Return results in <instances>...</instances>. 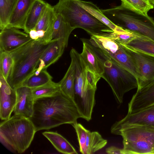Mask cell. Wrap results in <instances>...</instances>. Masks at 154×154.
<instances>
[{
    "label": "cell",
    "mask_w": 154,
    "mask_h": 154,
    "mask_svg": "<svg viewBox=\"0 0 154 154\" xmlns=\"http://www.w3.org/2000/svg\"><path fill=\"white\" fill-rule=\"evenodd\" d=\"M80 118L73 100L60 90L53 95L35 99L29 119L37 131L63 124L72 125Z\"/></svg>",
    "instance_id": "1"
},
{
    "label": "cell",
    "mask_w": 154,
    "mask_h": 154,
    "mask_svg": "<svg viewBox=\"0 0 154 154\" xmlns=\"http://www.w3.org/2000/svg\"><path fill=\"white\" fill-rule=\"evenodd\" d=\"M49 43H44L41 38L32 40L10 53L13 64L6 81L9 86L16 90L33 74L38 67L40 57Z\"/></svg>",
    "instance_id": "2"
},
{
    "label": "cell",
    "mask_w": 154,
    "mask_h": 154,
    "mask_svg": "<svg viewBox=\"0 0 154 154\" xmlns=\"http://www.w3.org/2000/svg\"><path fill=\"white\" fill-rule=\"evenodd\" d=\"M89 42L103 65L104 72L101 78L110 86L116 101L122 103L125 93L137 88V79L114 59Z\"/></svg>",
    "instance_id": "3"
},
{
    "label": "cell",
    "mask_w": 154,
    "mask_h": 154,
    "mask_svg": "<svg viewBox=\"0 0 154 154\" xmlns=\"http://www.w3.org/2000/svg\"><path fill=\"white\" fill-rule=\"evenodd\" d=\"M75 29H84L91 35L106 37L114 31L76 3L74 0H59L53 6Z\"/></svg>",
    "instance_id": "4"
},
{
    "label": "cell",
    "mask_w": 154,
    "mask_h": 154,
    "mask_svg": "<svg viewBox=\"0 0 154 154\" xmlns=\"http://www.w3.org/2000/svg\"><path fill=\"white\" fill-rule=\"evenodd\" d=\"M101 11L116 25L154 41V20L152 17L121 5Z\"/></svg>",
    "instance_id": "5"
},
{
    "label": "cell",
    "mask_w": 154,
    "mask_h": 154,
    "mask_svg": "<svg viewBox=\"0 0 154 154\" xmlns=\"http://www.w3.org/2000/svg\"><path fill=\"white\" fill-rule=\"evenodd\" d=\"M36 131L29 118L18 115H14L0 125V137L20 154L29 146Z\"/></svg>",
    "instance_id": "6"
},
{
    "label": "cell",
    "mask_w": 154,
    "mask_h": 154,
    "mask_svg": "<svg viewBox=\"0 0 154 154\" xmlns=\"http://www.w3.org/2000/svg\"><path fill=\"white\" fill-rule=\"evenodd\" d=\"M123 154L154 153V127L131 125L122 129Z\"/></svg>",
    "instance_id": "7"
},
{
    "label": "cell",
    "mask_w": 154,
    "mask_h": 154,
    "mask_svg": "<svg viewBox=\"0 0 154 154\" xmlns=\"http://www.w3.org/2000/svg\"><path fill=\"white\" fill-rule=\"evenodd\" d=\"M97 85L91 78L86 76H81L75 81L73 100L81 118L87 121L91 119Z\"/></svg>",
    "instance_id": "8"
},
{
    "label": "cell",
    "mask_w": 154,
    "mask_h": 154,
    "mask_svg": "<svg viewBox=\"0 0 154 154\" xmlns=\"http://www.w3.org/2000/svg\"><path fill=\"white\" fill-rule=\"evenodd\" d=\"M99 45L100 49L133 75L137 82L140 76L137 67L124 46L115 40L107 37L101 39Z\"/></svg>",
    "instance_id": "9"
},
{
    "label": "cell",
    "mask_w": 154,
    "mask_h": 154,
    "mask_svg": "<svg viewBox=\"0 0 154 154\" xmlns=\"http://www.w3.org/2000/svg\"><path fill=\"white\" fill-rule=\"evenodd\" d=\"M131 125L154 127V105L135 112L128 113L124 118L113 125L111 132L118 135L122 129Z\"/></svg>",
    "instance_id": "10"
},
{
    "label": "cell",
    "mask_w": 154,
    "mask_h": 154,
    "mask_svg": "<svg viewBox=\"0 0 154 154\" xmlns=\"http://www.w3.org/2000/svg\"><path fill=\"white\" fill-rule=\"evenodd\" d=\"M125 47L136 64L139 74L137 88H142L154 81V57Z\"/></svg>",
    "instance_id": "11"
},
{
    "label": "cell",
    "mask_w": 154,
    "mask_h": 154,
    "mask_svg": "<svg viewBox=\"0 0 154 154\" xmlns=\"http://www.w3.org/2000/svg\"><path fill=\"white\" fill-rule=\"evenodd\" d=\"M14 27H6L1 30L0 51L10 53L32 40L29 34Z\"/></svg>",
    "instance_id": "12"
},
{
    "label": "cell",
    "mask_w": 154,
    "mask_h": 154,
    "mask_svg": "<svg viewBox=\"0 0 154 154\" xmlns=\"http://www.w3.org/2000/svg\"><path fill=\"white\" fill-rule=\"evenodd\" d=\"M0 118L5 120L9 118L16 102V90L12 89L0 72Z\"/></svg>",
    "instance_id": "13"
},
{
    "label": "cell",
    "mask_w": 154,
    "mask_h": 154,
    "mask_svg": "<svg viewBox=\"0 0 154 154\" xmlns=\"http://www.w3.org/2000/svg\"><path fill=\"white\" fill-rule=\"evenodd\" d=\"M154 105V81L137 88L128 104V113L135 112Z\"/></svg>",
    "instance_id": "14"
},
{
    "label": "cell",
    "mask_w": 154,
    "mask_h": 154,
    "mask_svg": "<svg viewBox=\"0 0 154 154\" xmlns=\"http://www.w3.org/2000/svg\"><path fill=\"white\" fill-rule=\"evenodd\" d=\"M16 91L17 100L14 111V115L29 118L33 113L35 100L32 94L31 88L21 86Z\"/></svg>",
    "instance_id": "15"
},
{
    "label": "cell",
    "mask_w": 154,
    "mask_h": 154,
    "mask_svg": "<svg viewBox=\"0 0 154 154\" xmlns=\"http://www.w3.org/2000/svg\"><path fill=\"white\" fill-rule=\"evenodd\" d=\"M35 0H18L6 27L24 29L25 22Z\"/></svg>",
    "instance_id": "16"
},
{
    "label": "cell",
    "mask_w": 154,
    "mask_h": 154,
    "mask_svg": "<svg viewBox=\"0 0 154 154\" xmlns=\"http://www.w3.org/2000/svg\"><path fill=\"white\" fill-rule=\"evenodd\" d=\"M81 40L83 44L81 56L89 69L101 77L104 72L102 63L93 49L89 39L81 38Z\"/></svg>",
    "instance_id": "17"
},
{
    "label": "cell",
    "mask_w": 154,
    "mask_h": 154,
    "mask_svg": "<svg viewBox=\"0 0 154 154\" xmlns=\"http://www.w3.org/2000/svg\"><path fill=\"white\" fill-rule=\"evenodd\" d=\"M56 17V13L53 6L49 4L34 29L37 31L43 30L45 32L42 41L48 44L52 40L53 27Z\"/></svg>",
    "instance_id": "18"
},
{
    "label": "cell",
    "mask_w": 154,
    "mask_h": 154,
    "mask_svg": "<svg viewBox=\"0 0 154 154\" xmlns=\"http://www.w3.org/2000/svg\"><path fill=\"white\" fill-rule=\"evenodd\" d=\"M65 48L58 40L53 39L40 57L38 67L47 69L61 56Z\"/></svg>",
    "instance_id": "19"
},
{
    "label": "cell",
    "mask_w": 154,
    "mask_h": 154,
    "mask_svg": "<svg viewBox=\"0 0 154 154\" xmlns=\"http://www.w3.org/2000/svg\"><path fill=\"white\" fill-rule=\"evenodd\" d=\"M60 14L56 13L54 25L52 39L58 40L65 48L67 47L69 36L74 29Z\"/></svg>",
    "instance_id": "20"
},
{
    "label": "cell",
    "mask_w": 154,
    "mask_h": 154,
    "mask_svg": "<svg viewBox=\"0 0 154 154\" xmlns=\"http://www.w3.org/2000/svg\"><path fill=\"white\" fill-rule=\"evenodd\" d=\"M75 2L96 18L104 23L115 32H120L124 29L118 26L111 21L102 12L101 10L91 2L74 0Z\"/></svg>",
    "instance_id": "21"
},
{
    "label": "cell",
    "mask_w": 154,
    "mask_h": 154,
    "mask_svg": "<svg viewBox=\"0 0 154 154\" xmlns=\"http://www.w3.org/2000/svg\"><path fill=\"white\" fill-rule=\"evenodd\" d=\"M48 3L42 0H35L26 19L24 32L27 34L34 29L44 12Z\"/></svg>",
    "instance_id": "22"
},
{
    "label": "cell",
    "mask_w": 154,
    "mask_h": 154,
    "mask_svg": "<svg viewBox=\"0 0 154 154\" xmlns=\"http://www.w3.org/2000/svg\"><path fill=\"white\" fill-rule=\"evenodd\" d=\"M42 134L59 152L66 154H78L69 142L57 132L46 131Z\"/></svg>",
    "instance_id": "23"
},
{
    "label": "cell",
    "mask_w": 154,
    "mask_h": 154,
    "mask_svg": "<svg viewBox=\"0 0 154 154\" xmlns=\"http://www.w3.org/2000/svg\"><path fill=\"white\" fill-rule=\"evenodd\" d=\"M122 45L133 51L154 57V41L143 36L138 34L127 44Z\"/></svg>",
    "instance_id": "24"
},
{
    "label": "cell",
    "mask_w": 154,
    "mask_h": 154,
    "mask_svg": "<svg viewBox=\"0 0 154 154\" xmlns=\"http://www.w3.org/2000/svg\"><path fill=\"white\" fill-rule=\"evenodd\" d=\"M70 65L63 78L58 82L60 91L73 100L75 77V65L73 60L71 58Z\"/></svg>",
    "instance_id": "25"
},
{
    "label": "cell",
    "mask_w": 154,
    "mask_h": 154,
    "mask_svg": "<svg viewBox=\"0 0 154 154\" xmlns=\"http://www.w3.org/2000/svg\"><path fill=\"white\" fill-rule=\"evenodd\" d=\"M121 6L147 15L148 12L154 8L152 0H120Z\"/></svg>",
    "instance_id": "26"
},
{
    "label": "cell",
    "mask_w": 154,
    "mask_h": 154,
    "mask_svg": "<svg viewBox=\"0 0 154 154\" xmlns=\"http://www.w3.org/2000/svg\"><path fill=\"white\" fill-rule=\"evenodd\" d=\"M107 141L97 131H88L86 145L87 154H93L103 148Z\"/></svg>",
    "instance_id": "27"
},
{
    "label": "cell",
    "mask_w": 154,
    "mask_h": 154,
    "mask_svg": "<svg viewBox=\"0 0 154 154\" xmlns=\"http://www.w3.org/2000/svg\"><path fill=\"white\" fill-rule=\"evenodd\" d=\"M18 0H0V29L6 28Z\"/></svg>",
    "instance_id": "28"
},
{
    "label": "cell",
    "mask_w": 154,
    "mask_h": 154,
    "mask_svg": "<svg viewBox=\"0 0 154 154\" xmlns=\"http://www.w3.org/2000/svg\"><path fill=\"white\" fill-rule=\"evenodd\" d=\"M52 79L53 77L47 72V69H43L38 75H35L34 73L31 75L24 81L21 86L34 88L52 81Z\"/></svg>",
    "instance_id": "29"
},
{
    "label": "cell",
    "mask_w": 154,
    "mask_h": 154,
    "mask_svg": "<svg viewBox=\"0 0 154 154\" xmlns=\"http://www.w3.org/2000/svg\"><path fill=\"white\" fill-rule=\"evenodd\" d=\"M31 89L32 94L34 99L51 96L60 90L59 83L52 81Z\"/></svg>",
    "instance_id": "30"
},
{
    "label": "cell",
    "mask_w": 154,
    "mask_h": 154,
    "mask_svg": "<svg viewBox=\"0 0 154 154\" xmlns=\"http://www.w3.org/2000/svg\"><path fill=\"white\" fill-rule=\"evenodd\" d=\"M13 64V58L9 53L0 51V72L7 80Z\"/></svg>",
    "instance_id": "31"
},
{
    "label": "cell",
    "mask_w": 154,
    "mask_h": 154,
    "mask_svg": "<svg viewBox=\"0 0 154 154\" xmlns=\"http://www.w3.org/2000/svg\"><path fill=\"white\" fill-rule=\"evenodd\" d=\"M138 34L128 30L125 29L120 32H114L106 37L115 40L122 45H126L135 38Z\"/></svg>",
    "instance_id": "32"
},
{
    "label": "cell",
    "mask_w": 154,
    "mask_h": 154,
    "mask_svg": "<svg viewBox=\"0 0 154 154\" xmlns=\"http://www.w3.org/2000/svg\"><path fill=\"white\" fill-rule=\"evenodd\" d=\"M75 130L79 144V151L83 154H87L86 142L87 133L88 131L82 124L77 122L72 124Z\"/></svg>",
    "instance_id": "33"
},
{
    "label": "cell",
    "mask_w": 154,
    "mask_h": 154,
    "mask_svg": "<svg viewBox=\"0 0 154 154\" xmlns=\"http://www.w3.org/2000/svg\"><path fill=\"white\" fill-rule=\"evenodd\" d=\"M106 152L109 154H123L122 149L113 146L107 148Z\"/></svg>",
    "instance_id": "34"
},
{
    "label": "cell",
    "mask_w": 154,
    "mask_h": 154,
    "mask_svg": "<svg viewBox=\"0 0 154 154\" xmlns=\"http://www.w3.org/2000/svg\"><path fill=\"white\" fill-rule=\"evenodd\" d=\"M29 34L32 40H37L39 38L37 31L35 29L31 30L30 31Z\"/></svg>",
    "instance_id": "35"
},
{
    "label": "cell",
    "mask_w": 154,
    "mask_h": 154,
    "mask_svg": "<svg viewBox=\"0 0 154 154\" xmlns=\"http://www.w3.org/2000/svg\"><path fill=\"white\" fill-rule=\"evenodd\" d=\"M0 137V141L1 143L8 149L12 152H16L11 146L7 143L2 137Z\"/></svg>",
    "instance_id": "36"
},
{
    "label": "cell",
    "mask_w": 154,
    "mask_h": 154,
    "mask_svg": "<svg viewBox=\"0 0 154 154\" xmlns=\"http://www.w3.org/2000/svg\"><path fill=\"white\" fill-rule=\"evenodd\" d=\"M39 38H42L44 36L45 32L43 30H38L37 31Z\"/></svg>",
    "instance_id": "37"
},
{
    "label": "cell",
    "mask_w": 154,
    "mask_h": 154,
    "mask_svg": "<svg viewBox=\"0 0 154 154\" xmlns=\"http://www.w3.org/2000/svg\"><path fill=\"white\" fill-rule=\"evenodd\" d=\"M153 0V2L154 3V0Z\"/></svg>",
    "instance_id": "38"
},
{
    "label": "cell",
    "mask_w": 154,
    "mask_h": 154,
    "mask_svg": "<svg viewBox=\"0 0 154 154\" xmlns=\"http://www.w3.org/2000/svg\"></svg>",
    "instance_id": "39"
}]
</instances>
